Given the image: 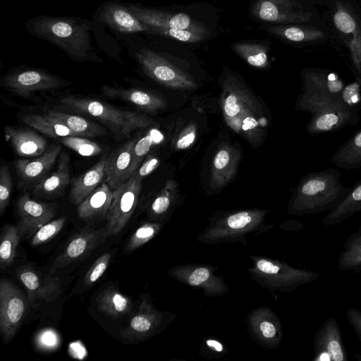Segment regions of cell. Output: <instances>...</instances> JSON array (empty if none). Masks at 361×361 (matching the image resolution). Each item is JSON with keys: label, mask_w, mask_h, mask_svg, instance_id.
<instances>
[{"label": "cell", "mask_w": 361, "mask_h": 361, "mask_svg": "<svg viewBox=\"0 0 361 361\" xmlns=\"http://www.w3.org/2000/svg\"><path fill=\"white\" fill-rule=\"evenodd\" d=\"M24 27L30 35L59 48L73 62L103 63L94 47V39L106 54L121 61V47L107 35L105 27L92 19L39 14L28 19Z\"/></svg>", "instance_id": "1"}, {"label": "cell", "mask_w": 361, "mask_h": 361, "mask_svg": "<svg viewBox=\"0 0 361 361\" xmlns=\"http://www.w3.org/2000/svg\"><path fill=\"white\" fill-rule=\"evenodd\" d=\"M341 172L336 169L313 171L298 183L290 200L288 211L296 215H310L331 210L348 193Z\"/></svg>", "instance_id": "2"}, {"label": "cell", "mask_w": 361, "mask_h": 361, "mask_svg": "<svg viewBox=\"0 0 361 361\" xmlns=\"http://www.w3.org/2000/svg\"><path fill=\"white\" fill-rule=\"evenodd\" d=\"M123 42L129 56L148 78L172 89L194 90L197 87L191 75L172 63L164 54L143 42L138 35Z\"/></svg>", "instance_id": "3"}, {"label": "cell", "mask_w": 361, "mask_h": 361, "mask_svg": "<svg viewBox=\"0 0 361 361\" xmlns=\"http://www.w3.org/2000/svg\"><path fill=\"white\" fill-rule=\"evenodd\" d=\"M61 103L75 111L95 118L120 140L128 137L133 131L145 128L153 122L145 114L121 110L92 98L71 95L62 98Z\"/></svg>", "instance_id": "4"}, {"label": "cell", "mask_w": 361, "mask_h": 361, "mask_svg": "<svg viewBox=\"0 0 361 361\" xmlns=\"http://www.w3.org/2000/svg\"><path fill=\"white\" fill-rule=\"evenodd\" d=\"M225 96L223 99L224 118L235 132H244L251 137L259 128L257 116L261 111L259 104L235 78L228 77L224 81Z\"/></svg>", "instance_id": "5"}, {"label": "cell", "mask_w": 361, "mask_h": 361, "mask_svg": "<svg viewBox=\"0 0 361 361\" xmlns=\"http://www.w3.org/2000/svg\"><path fill=\"white\" fill-rule=\"evenodd\" d=\"M70 83L45 69L26 66L10 69L1 79L4 88L24 97L37 91L56 90Z\"/></svg>", "instance_id": "6"}, {"label": "cell", "mask_w": 361, "mask_h": 361, "mask_svg": "<svg viewBox=\"0 0 361 361\" xmlns=\"http://www.w3.org/2000/svg\"><path fill=\"white\" fill-rule=\"evenodd\" d=\"M92 20L108 27L123 41L139 33L150 35V27L138 19L121 0H107L100 4Z\"/></svg>", "instance_id": "7"}, {"label": "cell", "mask_w": 361, "mask_h": 361, "mask_svg": "<svg viewBox=\"0 0 361 361\" xmlns=\"http://www.w3.org/2000/svg\"><path fill=\"white\" fill-rule=\"evenodd\" d=\"M142 180L135 172L124 183L114 190L106 216L107 237L119 233L131 218L142 190Z\"/></svg>", "instance_id": "8"}, {"label": "cell", "mask_w": 361, "mask_h": 361, "mask_svg": "<svg viewBox=\"0 0 361 361\" xmlns=\"http://www.w3.org/2000/svg\"><path fill=\"white\" fill-rule=\"evenodd\" d=\"M25 311L24 295L10 281L2 279L0 281V331L5 343L16 334Z\"/></svg>", "instance_id": "9"}, {"label": "cell", "mask_w": 361, "mask_h": 361, "mask_svg": "<svg viewBox=\"0 0 361 361\" xmlns=\"http://www.w3.org/2000/svg\"><path fill=\"white\" fill-rule=\"evenodd\" d=\"M126 5L138 19L150 27L185 29L209 35V30L203 23L186 13L143 6L140 3L127 2Z\"/></svg>", "instance_id": "10"}, {"label": "cell", "mask_w": 361, "mask_h": 361, "mask_svg": "<svg viewBox=\"0 0 361 361\" xmlns=\"http://www.w3.org/2000/svg\"><path fill=\"white\" fill-rule=\"evenodd\" d=\"M57 208L56 202H37L26 192L21 195L16 203L20 239L32 237L40 227L52 220Z\"/></svg>", "instance_id": "11"}, {"label": "cell", "mask_w": 361, "mask_h": 361, "mask_svg": "<svg viewBox=\"0 0 361 361\" xmlns=\"http://www.w3.org/2000/svg\"><path fill=\"white\" fill-rule=\"evenodd\" d=\"M107 238L105 227L97 229L83 227L70 238L62 252L56 258L49 272L53 274L58 269L85 258Z\"/></svg>", "instance_id": "12"}, {"label": "cell", "mask_w": 361, "mask_h": 361, "mask_svg": "<svg viewBox=\"0 0 361 361\" xmlns=\"http://www.w3.org/2000/svg\"><path fill=\"white\" fill-rule=\"evenodd\" d=\"M312 360H348L341 329L335 317H329L315 332Z\"/></svg>", "instance_id": "13"}, {"label": "cell", "mask_w": 361, "mask_h": 361, "mask_svg": "<svg viewBox=\"0 0 361 361\" xmlns=\"http://www.w3.org/2000/svg\"><path fill=\"white\" fill-rule=\"evenodd\" d=\"M16 277L24 285L27 292L29 302L32 306L39 300L50 302L61 294V281L36 270L32 267H21L16 270Z\"/></svg>", "instance_id": "14"}, {"label": "cell", "mask_w": 361, "mask_h": 361, "mask_svg": "<svg viewBox=\"0 0 361 361\" xmlns=\"http://www.w3.org/2000/svg\"><path fill=\"white\" fill-rule=\"evenodd\" d=\"M250 15L257 20L275 24L297 23L307 16L293 0H255Z\"/></svg>", "instance_id": "15"}, {"label": "cell", "mask_w": 361, "mask_h": 361, "mask_svg": "<svg viewBox=\"0 0 361 361\" xmlns=\"http://www.w3.org/2000/svg\"><path fill=\"white\" fill-rule=\"evenodd\" d=\"M61 151L60 145L53 143L42 155L34 159L16 160L14 167L18 176L19 187L23 189L34 188L46 178V175L62 152Z\"/></svg>", "instance_id": "16"}, {"label": "cell", "mask_w": 361, "mask_h": 361, "mask_svg": "<svg viewBox=\"0 0 361 361\" xmlns=\"http://www.w3.org/2000/svg\"><path fill=\"white\" fill-rule=\"evenodd\" d=\"M360 120L357 109H326L312 114L306 130L313 135L336 132L347 126H355Z\"/></svg>", "instance_id": "17"}, {"label": "cell", "mask_w": 361, "mask_h": 361, "mask_svg": "<svg viewBox=\"0 0 361 361\" xmlns=\"http://www.w3.org/2000/svg\"><path fill=\"white\" fill-rule=\"evenodd\" d=\"M101 92L109 98L130 102L149 112L158 111L166 106V102L163 97L145 90L104 85L101 87Z\"/></svg>", "instance_id": "18"}, {"label": "cell", "mask_w": 361, "mask_h": 361, "mask_svg": "<svg viewBox=\"0 0 361 361\" xmlns=\"http://www.w3.org/2000/svg\"><path fill=\"white\" fill-rule=\"evenodd\" d=\"M135 144V140H128L107 157L105 181L113 190L131 176L130 168Z\"/></svg>", "instance_id": "19"}, {"label": "cell", "mask_w": 361, "mask_h": 361, "mask_svg": "<svg viewBox=\"0 0 361 361\" xmlns=\"http://www.w3.org/2000/svg\"><path fill=\"white\" fill-rule=\"evenodd\" d=\"M238 149L229 145H222L216 152L211 165L210 185L220 189L234 176L240 159Z\"/></svg>", "instance_id": "20"}, {"label": "cell", "mask_w": 361, "mask_h": 361, "mask_svg": "<svg viewBox=\"0 0 361 361\" xmlns=\"http://www.w3.org/2000/svg\"><path fill=\"white\" fill-rule=\"evenodd\" d=\"M303 93L338 96L345 86L334 72L319 69H305L301 73Z\"/></svg>", "instance_id": "21"}, {"label": "cell", "mask_w": 361, "mask_h": 361, "mask_svg": "<svg viewBox=\"0 0 361 361\" xmlns=\"http://www.w3.org/2000/svg\"><path fill=\"white\" fill-rule=\"evenodd\" d=\"M5 139L20 157H39L47 149V141L32 130L6 126Z\"/></svg>", "instance_id": "22"}, {"label": "cell", "mask_w": 361, "mask_h": 361, "mask_svg": "<svg viewBox=\"0 0 361 361\" xmlns=\"http://www.w3.org/2000/svg\"><path fill=\"white\" fill-rule=\"evenodd\" d=\"M114 190L105 181L78 205V216L85 222L106 219Z\"/></svg>", "instance_id": "23"}, {"label": "cell", "mask_w": 361, "mask_h": 361, "mask_svg": "<svg viewBox=\"0 0 361 361\" xmlns=\"http://www.w3.org/2000/svg\"><path fill=\"white\" fill-rule=\"evenodd\" d=\"M71 183L69 157L66 152L59 155L57 169L46 177L33 189L36 197L54 199L63 195L64 190Z\"/></svg>", "instance_id": "24"}, {"label": "cell", "mask_w": 361, "mask_h": 361, "mask_svg": "<svg viewBox=\"0 0 361 361\" xmlns=\"http://www.w3.org/2000/svg\"><path fill=\"white\" fill-rule=\"evenodd\" d=\"M107 157L104 154L90 169L71 181L69 200L72 204L78 205L101 183L106 175Z\"/></svg>", "instance_id": "25"}, {"label": "cell", "mask_w": 361, "mask_h": 361, "mask_svg": "<svg viewBox=\"0 0 361 361\" xmlns=\"http://www.w3.org/2000/svg\"><path fill=\"white\" fill-rule=\"evenodd\" d=\"M361 212V180L350 187L348 193L322 219L324 227L335 226Z\"/></svg>", "instance_id": "26"}, {"label": "cell", "mask_w": 361, "mask_h": 361, "mask_svg": "<svg viewBox=\"0 0 361 361\" xmlns=\"http://www.w3.org/2000/svg\"><path fill=\"white\" fill-rule=\"evenodd\" d=\"M157 325V317L150 305L143 300L128 324L121 331V336L128 340L141 339L152 332Z\"/></svg>", "instance_id": "27"}, {"label": "cell", "mask_w": 361, "mask_h": 361, "mask_svg": "<svg viewBox=\"0 0 361 361\" xmlns=\"http://www.w3.org/2000/svg\"><path fill=\"white\" fill-rule=\"evenodd\" d=\"M96 301L98 310L114 319L128 314L133 307L131 300L114 288L104 289Z\"/></svg>", "instance_id": "28"}, {"label": "cell", "mask_w": 361, "mask_h": 361, "mask_svg": "<svg viewBox=\"0 0 361 361\" xmlns=\"http://www.w3.org/2000/svg\"><path fill=\"white\" fill-rule=\"evenodd\" d=\"M329 162L345 170L361 166V128L337 149Z\"/></svg>", "instance_id": "29"}, {"label": "cell", "mask_w": 361, "mask_h": 361, "mask_svg": "<svg viewBox=\"0 0 361 361\" xmlns=\"http://www.w3.org/2000/svg\"><path fill=\"white\" fill-rule=\"evenodd\" d=\"M337 267L341 271L361 272V226L344 242L337 259Z\"/></svg>", "instance_id": "30"}, {"label": "cell", "mask_w": 361, "mask_h": 361, "mask_svg": "<svg viewBox=\"0 0 361 361\" xmlns=\"http://www.w3.org/2000/svg\"><path fill=\"white\" fill-rule=\"evenodd\" d=\"M47 114L67 126L76 136L93 137L106 134L100 125L80 116L54 110L49 111Z\"/></svg>", "instance_id": "31"}, {"label": "cell", "mask_w": 361, "mask_h": 361, "mask_svg": "<svg viewBox=\"0 0 361 361\" xmlns=\"http://www.w3.org/2000/svg\"><path fill=\"white\" fill-rule=\"evenodd\" d=\"M23 121L29 126L51 137L75 135L67 126L49 117L47 114L25 115L23 117Z\"/></svg>", "instance_id": "32"}, {"label": "cell", "mask_w": 361, "mask_h": 361, "mask_svg": "<svg viewBox=\"0 0 361 361\" xmlns=\"http://www.w3.org/2000/svg\"><path fill=\"white\" fill-rule=\"evenodd\" d=\"M231 47L235 54L253 67L265 68L269 65L268 47L262 43L235 42Z\"/></svg>", "instance_id": "33"}, {"label": "cell", "mask_w": 361, "mask_h": 361, "mask_svg": "<svg viewBox=\"0 0 361 361\" xmlns=\"http://www.w3.org/2000/svg\"><path fill=\"white\" fill-rule=\"evenodd\" d=\"M17 226L6 224L4 225L1 233L0 265L1 269L10 266L14 261L17 247L20 240Z\"/></svg>", "instance_id": "34"}, {"label": "cell", "mask_w": 361, "mask_h": 361, "mask_svg": "<svg viewBox=\"0 0 361 361\" xmlns=\"http://www.w3.org/2000/svg\"><path fill=\"white\" fill-rule=\"evenodd\" d=\"M164 138L163 135L157 130L152 129L135 144L130 168L131 176L140 166L144 157L147 154L152 146L159 143Z\"/></svg>", "instance_id": "35"}, {"label": "cell", "mask_w": 361, "mask_h": 361, "mask_svg": "<svg viewBox=\"0 0 361 361\" xmlns=\"http://www.w3.org/2000/svg\"><path fill=\"white\" fill-rule=\"evenodd\" d=\"M61 142L83 157H92L102 153V148L94 141L81 136L69 135L61 138Z\"/></svg>", "instance_id": "36"}, {"label": "cell", "mask_w": 361, "mask_h": 361, "mask_svg": "<svg viewBox=\"0 0 361 361\" xmlns=\"http://www.w3.org/2000/svg\"><path fill=\"white\" fill-rule=\"evenodd\" d=\"M152 35L162 36L186 43H197L205 39L209 35L185 29L150 27Z\"/></svg>", "instance_id": "37"}, {"label": "cell", "mask_w": 361, "mask_h": 361, "mask_svg": "<svg viewBox=\"0 0 361 361\" xmlns=\"http://www.w3.org/2000/svg\"><path fill=\"white\" fill-rule=\"evenodd\" d=\"M66 221V216L51 220L40 227L31 238L32 246H37L47 243L53 239L63 228Z\"/></svg>", "instance_id": "38"}, {"label": "cell", "mask_w": 361, "mask_h": 361, "mask_svg": "<svg viewBox=\"0 0 361 361\" xmlns=\"http://www.w3.org/2000/svg\"><path fill=\"white\" fill-rule=\"evenodd\" d=\"M158 231V226L147 223L141 225L128 238L124 252L129 253L152 238Z\"/></svg>", "instance_id": "39"}, {"label": "cell", "mask_w": 361, "mask_h": 361, "mask_svg": "<svg viewBox=\"0 0 361 361\" xmlns=\"http://www.w3.org/2000/svg\"><path fill=\"white\" fill-rule=\"evenodd\" d=\"M111 259V254L106 252L99 256L92 264L84 277V286L90 287L95 283L106 270Z\"/></svg>", "instance_id": "40"}, {"label": "cell", "mask_w": 361, "mask_h": 361, "mask_svg": "<svg viewBox=\"0 0 361 361\" xmlns=\"http://www.w3.org/2000/svg\"><path fill=\"white\" fill-rule=\"evenodd\" d=\"M13 182L7 166L0 169V215L2 216L9 204Z\"/></svg>", "instance_id": "41"}, {"label": "cell", "mask_w": 361, "mask_h": 361, "mask_svg": "<svg viewBox=\"0 0 361 361\" xmlns=\"http://www.w3.org/2000/svg\"><path fill=\"white\" fill-rule=\"evenodd\" d=\"M176 184L173 181H168L162 191L153 200L150 210L153 214L160 215L164 213L171 204V192L175 188Z\"/></svg>", "instance_id": "42"}, {"label": "cell", "mask_w": 361, "mask_h": 361, "mask_svg": "<svg viewBox=\"0 0 361 361\" xmlns=\"http://www.w3.org/2000/svg\"><path fill=\"white\" fill-rule=\"evenodd\" d=\"M360 85L356 81L345 85L341 93V97L345 104L349 109H361V89Z\"/></svg>", "instance_id": "43"}, {"label": "cell", "mask_w": 361, "mask_h": 361, "mask_svg": "<svg viewBox=\"0 0 361 361\" xmlns=\"http://www.w3.org/2000/svg\"><path fill=\"white\" fill-rule=\"evenodd\" d=\"M334 21L336 27L343 33H352L355 30V21L346 12H337L334 15Z\"/></svg>", "instance_id": "44"}, {"label": "cell", "mask_w": 361, "mask_h": 361, "mask_svg": "<svg viewBox=\"0 0 361 361\" xmlns=\"http://www.w3.org/2000/svg\"><path fill=\"white\" fill-rule=\"evenodd\" d=\"M254 215L250 212H240L232 214L228 217L227 224L233 229L243 228L252 221Z\"/></svg>", "instance_id": "45"}, {"label": "cell", "mask_w": 361, "mask_h": 361, "mask_svg": "<svg viewBox=\"0 0 361 361\" xmlns=\"http://www.w3.org/2000/svg\"><path fill=\"white\" fill-rule=\"evenodd\" d=\"M196 137V128L194 126H190L180 133L176 141L175 147L178 149H184L190 146Z\"/></svg>", "instance_id": "46"}, {"label": "cell", "mask_w": 361, "mask_h": 361, "mask_svg": "<svg viewBox=\"0 0 361 361\" xmlns=\"http://www.w3.org/2000/svg\"><path fill=\"white\" fill-rule=\"evenodd\" d=\"M345 313L349 324L361 341V310L355 307H348Z\"/></svg>", "instance_id": "47"}, {"label": "cell", "mask_w": 361, "mask_h": 361, "mask_svg": "<svg viewBox=\"0 0 361 361\" xmlns=\"http://www.w3.org/2000/svg\"><path fill=\"white\" fill-rule=\"evenodd\" d=\"M159 159L154 156H149L135 173L142 179L152 173L159 165Z\"/></svg>", "instance_id": "48"}, {"label": "cell", "mask_w": 361, "mask_h": 361, "mask_svg": "<svg viewBox=\"0 0 361 361\" xmlns=\"http://www.w3.org/2000/svg\"><path fill=\"white\" fill-rule=\"evenodd\" d=\"M209 270L204 267L197 268L193 271L188 279L190 285L197 286L206 281L209 277Z\"/></svg>", "instance_id": "49"}, {"label": "cell", "mask_w": 361, "mask_h": 361, "mask_svg": "<svg viewBox=\"0 0 361 361\" xmlns=\"http://www.w3.org/2000/svg\"><path fill=\"white\" fill-rule=\"evenodd\" d=\"M260 330L265 338H272L276 334L274 325L269 322H264L260 324Z\"/></svg>", "instance_id": "50"}, {"label": "cell", "mask_w": 361, "mask_h": 361, "mask_svg": "<svg viewBox=\"0 0 361 361\" xmlns=\"http://www.w3.org/2000/svg\"><path fill=\"white\" fill-rule=\"evenodd\" d=\"M207 345L214 349L217 352H221L223 350V345L218 341L214 340H207Z\"/></svg>", "instance_id": "51"}, {"label": "cell", "mask_w": 361, "mask_h": 361, "mask_svg": "<svg viewBox=\"0 0 361 361\" xmlns=\"http://www.w3.org/2000/svg\"><path fill=\"white\" fill-rule=\"evenodd\" d=\"M354 355L357 360L361 361V352L355 353Z\"/></svg>", "instance_id": "52"}]
</instances>
